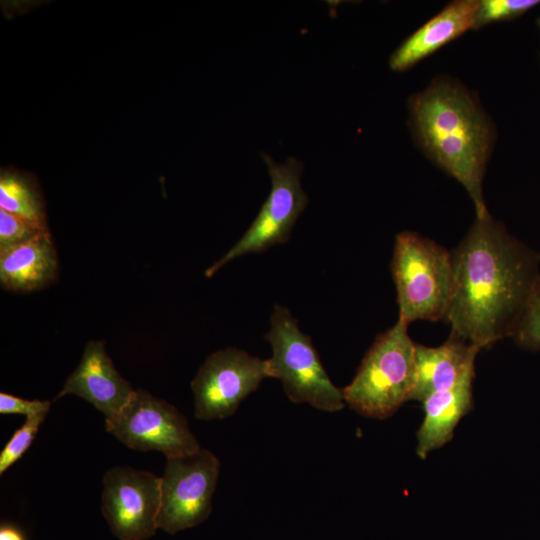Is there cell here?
Segmentation results:
<instances>
[{
  "instance_id": "obj_20",
  "label": "cell",
  "mask_w": 540,
  "mask_h": 540,
  "mask_svg": "<svg viewBox=\"0 0 540 540\" xmlns=\"http://www.w3.org/2000/svg\"><path fill=\"white\" fill-rule=\"evenodd\" d=\"M44 231L48 230L0 208V248L26 242Z\"/></svg>"
},
{
  "instance_id": "obj_14",
  "label": "cell",
  "mask_w": 540,
  "mask_h": 540,
  "mask_svg": "<svg viewBox=\"0 0 540 540\" xmlns=\"http://www.w3.org/2000/svg\"><path fill=\"white\" fill-rule=\"evenodd\" d=\"M57 270V252L49 231L0 248V282L7 290L29 292L43 288L55 279Z\"/></svg>"
},
{
  "instance_id": "obj_7",
  "label": "cell",
  "mask_w": 540,
  "mask_h": 540,
  "mask_svg": "<svg viewBox=\"0 0 540 540\" xmlns=\"http://www.w3.org/2000/svg\"><path fill=\"white\" fill-rule=\"evenodd\" d=\"M220 465L217 456L205 448L166 458L160 477L158 529L175 535L209 518Z\"/></svg>"
},
{
  "instance_id": "obj_3",
  "label": "cell",
  "mask_w": 540,
  "mask_h": 540,
  "mask_svg": "<svg viewBox=\"0 0 540 540\" xmlns=\"http://www.w3.org/2000/svg\"><path fill=\"white\" fill-rule=\"evenodd\" d=\"M407 327L398 319L393 327L378 335L352 381L341 389L345 404L358 414L386 419L411 400L415 343Z\"/></svg>"
},
{
  "instance_id": "obj_21",
  "label": "cell",
  "mask_w": 540,
  "mask_h": 540,
  "mask_svg": "<svg viewBox=\"0 0 540 540\" xmlns=\"http://www.w3.org/2000/svg\"><path fill=\"white\" fill-rule=\"evenodd\" d=\"M51 402L48 400H28L9 393H0V413L19 414L26 418L48 414Z\"/></svg>"
},
{
  "instance_id": "obj_2",
  "label": "cell",
  "mask_w": 540,
  "mask_h": 540,
  "mask_svg": "<svg viewBox=\"0 0 540 540\" xmlns=\"http://www.w3.org/2000/svg\"><path fill=\"white\" fill-rule=\"evenodd\" d=\"M408 110L419 147L466 189L476 218H483L489 212L482 184L495 133L478 100L462 84L439 77L409 98Z\"/></svg>"
},
{
  "instance_id": "obj_6",
  "label": "cell",
  "mask_w": 540,
  "mask_h": 540,
  "mask_svg": "<svg viewBox=\"0 0 540 540\" xmlns=\"http://www.w3.org/2000/svg\"><path fill=\"white\" fill-rule=\"evenodd\" d=\"M261 157L268 168L270 193L239 241L206 269L207 278L235 258L287 242L299 215L308 205V196L301 186L303 163L294 157H288L285 163L275 162L266 153H261Z\"/></svg>"
},
{
  "instance_id": "obj_19",
  "label": "cell",
  "mask_w": 540,
  "mask_h": 540,
  "mask_svg": "<svg viewBox=\"0 0 540 540\" xmlns=\"http://www.w3.org/2000/svg\"><path fill=\"white\" fill-rule=\"evenodd\" d=\"M46 416L43 414L26 418L24 424L13 433L0 453V474H3L29 449Z\"/></svg>"
},
{
  "instance_id": "obj_12",
  "label": "cell",
  "mask_w": 540,
  "mask_h": 540,
  "mask_svg": "<svg viewBox=\"0 0 540 540\" xmlns=\"http://www.w3.org/2000/svg\"><path fill=\"white\" fill-rule=\"evenodd\" d=\"M478 0H457L446 5L413 34L406 38L389 59L393 71L402 72L460 37L475 29Z\"/></svg>"
},
{
  "instance_id": "obj_8",
  "label": "cell",
  "mask_w": 540,
  "mask_h": 540,
  "mask_svg": "<svg viewBox=\"0 0 540 540\" xmlns=\"http://www.w3.org/2000/svg\"><path fill=\"white\" fill-rule=\"evenodd\" d=\"M105 425L128 448L159 451L166 458L186 456L202 448L186 417L174 405L142 389L135 390Z\"/></svg>"
},
{
  "instance_id": "obj_4",
  "label": "cell",
  "mask_w": 540,
  "mask_h": 540,
  "mask_svg": "<svg viewBox=\"0 0 540 540\" xmlns=\"http://www.w3.org/2000/svg\"><path fill=\"white\" fill-rule=\"evenodd\" d=\"M391 273L396 286L399 319H445L453 294L451 253L411 231L396 236Z\"/></svg>"
},
{
  "instance_id": "obj_1",
  "label": "cell",
  "mask_w": 540,
  "mask_h": 540,
  "mask_svg": "<svg viewBox=\"0 0 540 540\" xmlns=\"http://www.w3.org/2000/svg\"><path fill=\"white\" fill-rule=\"evenodd\" d=\"M453 294L446 316L451 334L478 348L512 336L539 279L534 252L488 213L451 253Z\"/></svg>"
},
{
  "instance_id": "obj_16",
  "label": "cell",
  "mask_w": 540,
  "mask_h": 540,
  "mask_svg": "<svg viewBox=\"0 0 540 540\" xmlns=\"http://www.w3.org/2000/svg\"><path fill=\"white\" fill-rule=\"evenodd\" d=\"M0 208L48 230L42 197L35 182L26 175L1 171Z\"/></svg>"
},
{
  "instance_id": "obj_17",
  "label": "cell",
  "mask_w": 540,
  "mask_h": 540,
  "mask_svg": "<svg viewBox=\"0 0 540 540\" xmlns=\"http://www.w3.org/2000/svg\"><path fill=\"white\" fill-rule=\"evenodd\" d=\"M512 337L528 350H540V277L537 280Z\"/></svg>"
},
{
  "instance_id": "obj_15",
  "label": "cell",
  "mask_w": 540,
  "mask_h": 540,
  "mask_svg": "<svg viewBox=\"0 0 540 540\" xmlns=\"http://www.w3.org/2000/svg\"><path fill=\"white\" fill-rule=\"evenodd\" d=\"M474 369L446 390L428 396L422 403L424 419L417 431L416 453L421 459L448 443L460 419L472 408Z\"/></svg>"
},
{
  "instance_id": "obj_18",
  "label": "cell",
  "mask_w": 540,
  "mask_h": 540,
  "mask_svg": "<svg viewBox=\"0 0 540 540\" xmlns=\"http://www.w3.org/2000/svg\"><path fill=\"white\" fill-rule=\"evenodd\" d=\"M539 4V0H482L475 17V29L516 19Z\"/></svg>"
},
{
  "instance_id": "obj_23",
  "label": "cell",
  "mask_w": 540,
  "mask_h": 540,
  "mask_svg": "<svg viewBox=\"0 0 540 540\" xmlns=\"http://www.w3.org/2000/svg\"><path fill=\"white\" fill-rule=\"evenodd\" d=\"M536 23H537V26H538V29H539V32H540V17L537 18Z\"/></svg>"
},
{
  "instance_id": "obj_9",
  "label": "cell",
  "mask_w": 540,
  "mask_h": 540,
  "mask_svg": "<svg viewBox=\"0 0 540 540\" xmlns=\"http://www.w3.org/2000/svg\"><path fill=\"white\" fill-rule=\"evenodd\" d=\"M266 378H270L267 359L233 347L210 354L191 381L195 417L206 421L231 417Z\"/></svg>"
},
{
  "instance_id": "obj_13",
  "label": "cell",
  "mask_w": 540,
  "mask_h": 540,
  "mask_svg": "<svg viewBox=\"0 0 540 540\" xmlns=\"http://www.w3.org/2000/svg\"><path fill=\"white\" fill-rule=\"evenodd\" d=\"M481 349L452 334L438 347L415 344V377L411 400L423 402L433 393L454 386L474 369Z\"/></svg>"
},
{
  "instance_id": "obj_22",
  "label": "cell",
  "mask_w": 540,
  "mask_h": 540,
  "mask_svg": "<svg viewBox=\"0 0 540 540\" xmlns=\"http://www.w3.org/2000/svg\"><path fill=\"white\" fill-rule=\"evenodd\" d=\"M0 540H27L21 528L13 523L2 522L0 525Z\"/></svg>"
},
{
  "instance_id": "obj_10",
  "label": "cell",
  "mask_w": 540,
  "mask_h": 540,
  "mask_svg": "<svg viewBox=\"0 0 540 540\" xmlns=\"http://www.w3.org/2000/svg\"><path fill=\"white\" fill-rule=\"evenodd\" d=\"M160 477L131 467H113L103 477L101 511L119 540H146L158 530Z\"/></svg>"
},
{
  "instance_id": "obj_5",
  "label": "cell",
  "mask_w": 540,
  "mask_h": 540,
  "mask_svg": "<svg viewBox=\"0 0 540 540\" xmlns=\"http://www.w3.org/2000/svg\"><path fill=\"white\" fill-rule=\"evenodd\" d=\"M265 339L272 348L267 359L270 378L281 381L291 402L330 413L345 407L342 390L329 378L311 337L286 307L275 305Z\"/></svg>"
},
{
  "instance_id": "obj_11",
  "label": "cell",
  "mask_w": 540,
  "mask_h": 540,
  "mask_svg": "<svg viewBox=\"0 0 540 540\" xmlns=\"http://www.w3.org/2000/svg\"><path fill=\"white\" fill-rule=\"evenodd\" d=\"M134 392L115 368L104 342L92 340L54 400L74 394L91 403L108 420L122 410Z\"/></svg>"
}]
</instances>
